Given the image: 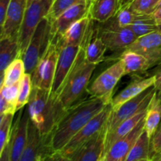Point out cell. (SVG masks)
<instances>
[{
    "instance_id": "1",
    "label": "cell",
    "mask_w": 161,
    "mask_h": 161,
    "mask_svg": "<svg viewBox=\"0 0 161 161\" xmlns=\"http://www.w3.org/2000/svg\"><path fill=\"white\" fill-rule=\"evenodd\" d=\"M108 104L103 99L91 97L68 108L51 133L50 143L53 152L59 153L77 132Z\"/></svg>"
},
{
    "instance_id": "2",
    "label": "cell",
    "mask_w": 161,
    "mask_h": 161,
    "mask_svg": "<svg viewBox=\"0 0 161 161\" xmlns=\"http://www.w3.org/2000/svg\"><path fill=\"white\" fill-rule=\"evenodd\" d=\"M31 122L42 135H50L65 113L51 91L33 87L28 103Z\"/></svg>"
},
{
    "instance_id": "3",
    "label": "cell",
    "mask_w": 161,
    "mask_h": 161,
    "mask_svg": "<svg viewBox=\"0 0 161 161\" xmlns=\"http://www.w3.org/2000/svg\"><path fill=\"white\" fill-rule=\"evenodd\" d=\"M83 46L84 44L80 49L72 70L56 95L57 100L64 111L72 106L86 91L97 65L86 61Z\"/></svg>"
},
{
    "instance_id": "4",
    "label": "cell",
    "mask_w": 161,
    "mask_h": 161,
    "mask_svg": "<svg viewBox=\"0 0 161 161\" xmlns=\"http://www.w3.org/2000/svg\"><path fill=\"white\" fill-rule=\"evenodd\" d=\"M111 110L112 105L110 103L94 116L80 131L77 132L59 153H55L52 160H66L67 157L74 151L103 130L106 127V123Z\"/></svg>"
},
{
    "instance_id": "5",
    "label": "cell",
    "mask_w": 161,
    "mask_h": 161,
    "mask_svg": "<svg viewBox=\"0 0 161 161\" xmlns=\"http://www.w3.org/2000/svg\"><path fill=\"white\" fill-rule=\"evenodd\" d=\"M51 28V22L45 17L39 22L36 31L33 33L26 50L22 57L26 73L31 74L47 51L53 38Z\"/></svg>"
},
{
    "instance_id": "6",
    "label": "cell",
    "mask_w": 161,
    "mask_h": 161,
    "mask_svg": "<svg viewBox=\"0 0 161 161\" xmlns=\"http://www.w3.org/2000/svg\"><path fill=\"white\" fill-rule=\"evenodd\" d=\"M25 106L19 110L17 119L12 127L9 143L3 152L0 153L2 161H20L26 145L30 119L28 105Z\"/></svg>"
},
{
    "instance_id": "7",
    "label": "cell",
    "mask_w": 161,
    "mask_h": 161,
    "mask_svg": "<svg viewBox=\"0 0 161 161\" xmlns=\"http://www.w3.org/2000/svg\"><path fill=\"white\" fill-rule=\"evenodd\" d=\"M157 92V89L153 86L118 108H112L106 123V135L113 132L124 120L147 108Z\"/></svg>"
},
{
    "instance_id": "8",
    "label": "cell",
    "mask_w": 161,
    "mask_h": 161,
    "mask_svg": "<svg viewBox=\"0 0 161 161\" xmlns=\"http://www.w3.org/2000/svg\"><path fill=\"white\" fill-rule=\"evenodd\" d=\"M51 3L52 0H38L26 7L18 36L19 57L20 58L23 57L39 22L47 16Z\"/></svg>"
},
{
    "instance_id": "9",
    "label": "cell",
    "mask_w": 161,
    "mask_h": 161,
    "mask_svg": "<svg viewBox=\"0 0 161 161\" xmlns=\"http://www.w3.org/2000/svg\"><path fill=\"white\" fill-rule=\"evenodd\" d=\"M59 54L58 40L52 38L47 51L31 74L34 88L51 91Z\"/></svg>"
},
{
    "instance_id": "10",
    "label": "cell",
    "mask_w": 161,
    "mask_h": 161,
    "mask_svg": "<svg viewBox=\"0 0 161 161\" xmlns=\"http://www.w3.org/2000/svg\"><path fill=\"white\" fill-rule=\"evenodd\" d=\"M50 135H42L29 119L26 145L20 161L52 160L55 153L50 143Z\"/></svg>"
},
{
    "instance_id": "11",
    "label": "cell",
    "mask_w": 161,
    "mask_h": 161,
    "mask_svg": "<svg viewBox=\"0 0 161 161\" xmlns=\"http://www.w3.org/2000/svg\"><path fill=\"white\" fill-rule=\"evenodd\" d=\"M125 75L124 65L120 59L101 73L88 90L91 97H97L111 103L113 90L121 78Z\"/></svg>"
},
{
    "instance_id": "12",
    "label": "cell",
    "mask_w": 161,
    "mask_h": 161,
    "mask_svg": "<svg viewBox=\"0 0 161 161\" xmlns=\"http://www.w3.org/2000/svg\"><path fill=\"white\" fill-rule=\"evenodd\" d=\"M111 23L105 22V25L98 29V35L106 46L112 51L125 50L133 43L138 37L129 27H121L118 25L115 16L110 19Z\"/></svg>"
},
{
    "instance_id": "13",
    "label": "cell",
    "mask_w": 161,
    "mask_h": 161,
    "mask_svg": "<svg viewBox=\"0 0 161 161\" xmlns=\"http://www.w3.org/2000/svg\"><path fill=\"white\" fill-rule=\"evenodd\" d=\"M59 54L57 62L56 71L51 87L54 96L58 94L68 75L72 70L75 59L83 46H61L59 43Z\"/></svg>"
},
{
    "instance_id": "14",
    "label": "cell",
    "mask_w": 161,
    "mask_h": 161,
    "mask_svg": "<svg viewBox=\"0 0 161 161\" xmlns=\"http://www.w3.org/2000/svg\"><path fill=\"white\" fill-rule=\"evenodd\" d=\"M126 50H130L142 53L148 58L151 68L161 65V31L151 32L138 38Z\"/></svg>"
},
{
    "instance_id": "15",
    "label": "cell",
    "mask_w": 161,
    "mask_h": 161,
    "mask_svg": "<svg viewBox=\"0 0 161 161\" xmlns=\"http://www.w3.org/2000/svg\"><path fill=\"white\" fill-rule=\"evenodd\" d=\"M27 0H11L3 23L1 25L2 39H17L26 9Z\"/></svg>"
},
{
    "instance_id": "16",
    "label": "cell",
    "mask_w": 161,
    "mask_h": 161,
    "mask_svg": "<svg viewBox=\"0 0 161 161\" xmlns=\"http://www.w3.org/2000/svg\"><path fill=\"white\" fill-rule=\"evenodd\" d=\"M106 127L101 130L86 143L72 154L69 156L66 160L72 161H102L105 150Z\"/></svg>"
},
{
    "instance_id": "17",
    "label": "cell",
    "mask_w": 161,
    "mask_h": 161,
    "mask_svg": "<svg viewBox=\"0 0 161 161\" xmlns=\"http://www.w3.org/2000/svg\"><path fill=\"white\" fill-rule=\"evenodd\" d=\"M88 8L87 0H82L63 12L52 23V37L53 39L61 38L72 24L87 15Z\"/></svg>"
},
{
    "instance_id": "18",
    "label": "cell",
    "mask_w": 161,
    "mask_h": 161,
    "mask_svg": "<svg viewBox=\"0 0 161 161\" xmlns=\"http://www.w3.org/2000/svg\"><path fill=\"white\" fill-rule=\"evenodd\" d=\"M145 129V118L130 133L113 143L106 153L102 161H126L135 143Z\"/></svg>"
},
{
    "instance_id": "19",
    "label": "cell",
    "mask_w": 161,
    "mask_h": 161,
    "mask_svg": "<svg viewBox=\"0 0 161 161\" xmlns=\"http://www.w3.org/2000/svg\"><path fill=\"white\" fill-rule=\"evenodd\" d=\"M91 26L92 20L87 14L72 24L61 38L56 39L61 46H83L86 41Z\"/></svg>"
},
{
    "instance_id": "20",
    "label": "cell",
    "mask_w": 161,
    "mask_h": 161,
    "mask_svg": "<svg viewBox=\"0 0 161 161\" xmlns=\"http://www.w3.org/2000/svg\"><path fill=\"white\" fill-rule=\"evenodd\" d=\"M154 81H155L154 75L134 80L127 87L124 88L119 94L113 97L111 102L112 108L114 109L118 108L125 102L130 101V99L138 96L140 94L153 86Z\"/></svg>"
},
{
    "instance_id": "21",
    "label": "cell",
    "mask_w": 161,
    "mask_h": 161,
    "mask_svg": "<svg viewBox=\"0 0 161 161\" xmlns=\"http://www.w3.org/2000/svg\"><path fill=\"white\" fill-rule=\"evenodd\" d=\"M84 57L86 61L91 64H97L102 62L105 57L106 46L98 35V29H94L93 25L84 46Z\"/></svg>"
},
{
    "instance_id": "22",
    "label": "cell",
    "mask_w": 161,
    "mask_h": 161,
    "mask_svg": "<svg viewBox=\"0 0 161 161\" xmlns=\"http://www.w3.org/2000/svg\"><path fill=\"white\" fill-rule=\"evenodd\" d=\"M119 8V0H94L89 5L88 15L99 23H105L116 14Z\"/></svg>"
},
{
    "instance_id": "23",
    "label": "cell",
    "mask_w": 161,
    "mask_h": 161,
    "mask_svg": "<svg viewBox=\"0 0 161 161\" xmlns=\"http://www.w3.org/2000/svg\"><path fill=\"white\" fill-rule=\"evenodd\" d=\"M147 108L139 112L137 114H135V116H131V117L124 120L113 132H111V133L105 136V150H104L103 157H105L106 153L108 152V150L113 143H115L119 138H123V137L127 135L128 133H130L132 130H134L141 123V121L146 117Z\"/></svg>"
},
{
    "instance_id": "24",
    "label": "cell",
    "mask_w": 161,
    "mask_h": 161,
    "mask_svg": "<svg viewBox=\"0 0 161 161\" xmlns=\"http://www.w3.org/2000/svg\"><path fill=\"white\" fill-rule=\"evenodd\" d=\"M120 60L123 62L125 75L141 73L151 68L148 58L142 53L134 50H124L121 54Z\"/></svg>"
},
{
    "instance_id": "25",
    "label": "cell",
    "mask_w": 161,
    "mask_h": 161,
    "mask_svg": "<svg viewBox=\"0 0 161 161\" xmlns=\"http://www.w3.org/2000/svg\"><path fill=\"white\" fill-rule=\"evenodd\" d=\"M161 122V97L156 93L147 108L145 117V130L149 138L157 131Z\"/></svg>"
},
{
    "instance_id": "26",
    "label": "cell",
    "mask_w": 161,
    "mask_h": 161,
    "mask_svg": "<svg viewBox=\"0 0 161 161\" xmlns=\"http://www.w3.org/2000/svg\"><path fill=\"white\" fill-rule=\"evenodd\" d=\"M151 138L146 131L143 130L136 142L130 149L126 161H149L151 160L150 155Z\"/></svg>"
},
{
    "instance_id": "27",
    "label": "cell",
    "mask_w": 161,
    "mask_h": 161,
    "mask_svg": "<svg viewBox=\"0 0 161 161\" xmlns=\"http://www.w3.org/2000/svg\"><path fill=\"white\" fill-rule=\"evenodd\" d=\"M19 57V44L17 39H2L0 40V70L1 75L5 69Z\"/></svg>"
},
{
    "instance_id": "28",
    "label": "cell",
    "mask_w": 161,
    "mask_h": 161,
    "mask_svg": "<svg viewBox=\"0 0 161 161\" xmlns=\"http://www.w3.org/2000/svg\"><path fill=\"white\" fill-rule=\"evenodd\" d=\"M25 73L26 72L23 59L20 58H16L1 75V86H10L19 83Z\"/></svg>"
},
{
    "instance_id": "29",
    "label": "cell",
    "mask_w": 161,
    "mask_h": 161,
    "mask_svg": "<svg viewBox=\"0 0 161 161\" xmlns=\"http://www.w3.org/2000/svg\"><path fill=\"white\" fill-rule=\"evenodd\" d=\"M129 28L133 31L137 37L139 38L157 31L158 25L153 15H146L134 21Z\"/></svg>"
},
{
    "instance_id": "30",
    "label": "cell",
    "mask_w": 161,
    "mask_h": 161,
    "mask_svg": "<svg viewBox=\"0 0 161 161\" xmlns=\"http://www.w3.org/2000/svg\"><path fill=\"white\" fill-rule=\"evenodd\" d=\"M33 89L32 81H31V74L25 73L20 83L18 97H17L16 110L19 111L22 108L28 105L31 97V91Z\"/></svg>"
},
{
    "instance_id": "31",
    "label": "cell",
    "mask_w": 161,
    "mask_h": 161,
    "mask_svg": "<svg viewBox=\"0 0 161 161\" xmlns=\"http://www.w3.org/2000/svg\"><path fill=\"white\" fill-rule=\"evenodd\" d=\"M80 1L82 0H52L46 17L52 24L63 12Z\"/></svg>"
},
{
    "instance_id": "32",
    "label": "cell",
    "mask_w": 161,
    "mask_h": 161,
    "mask_svg": "<svg viewBox=\"0 0 161 161\" xmlns=\"http://www.w3.org/2000/svg\"><path fill=\"white\" fill-rule=\"evenodd\" d=\"M0 153L3 152L9 142L13 127L14 115L6 114L0 116Z\"/></svg>"
},
{
    "instance_id": "33",
    "label": "cell",
    "mask_w": 161,
    "mask_h": 161,
    "mask_svg": "<svg viewBox=\"0 0 161 161\" xmlns=\"http://www.w3.org/2000/svg\"><path fill=\"white\" fill-rule=\"evenodd\" d=\"M160 0H133L128 7L139 15H152Z\"/></svg>"
},
{
    "instance_id": "34",
    "label": "cell",
    "mask_w": 161,
    "mask_h": 161,
    "mask_svg": "<svg viewBox=\"0 0 161 161\" xmlns=\"http://www.w3.org/2000/svg\"><path fill=\"white\" fill-rule=\"evenodd\" d=\"M143 16L146 15L137 14L136 13L133 12L127 6L119 9L115 15V18H116V20L119 26L129 27L134 21L141 18Z\"/></svg>"
},
{
    "instance_id": "35",
    "label": "cell",
    "mask_w": 161,
    "mask_h": 161,
    "mask_svg": "<svg viewBox=\"0 0 161 161\" xmlns=\"http://www.w3.org/2000/svg\"><path fill=\"white\" fill-rule=\"evenodd\" d=\"M21 81V80H20ZM20 83H15L10 86H2L1 91H0V96L3 97L6 102L12 105L17 106V97H18L19 87H20Z\"/></svg>"
},
{
    "instance_id": "36",
    "label": "cell",
    "mask_w": 161,
    "mask_h": 161,
    "mask_svg": "<svg viewBox=\"0 0 161 161\" xmlns=\"http://www.w3.org/2000/svg\"><path fill=\"white\" fill-rule=\"evenodd\" d=\"M161 154V122L157 128V131L151 138L150 144V155L151 160H153L154 157Z\"/></svg>"
},
{
    "instance_id": "37",
    "label": "cell",
    "mask_w": 161,
    "mask_h": 161,
    "mask_svg": "<svg viewBox=\"0 0 161 161\" xmlns=\"http://www.w3.org/2000/svg\"><path fill=\"white\" fill-rule=\"evenodd\" d=\"M17 112L15 105L6 102L3 97L0 96V116L6 114H13Z\"/></svg>"
},
{
    "instance_id": "38",
    "label": "cell",
    "mask_w": 161,
    "mask_h": 161,
    "mask_svg": "<svg viewBox=\"0 0 161 161\" xmlns=\"http://www.w3.org/2000/svg\"><path fill=\"white\" fill-rule=\"evenodd\" d=\"M10 1L11 0H0V25L4 21L5 16Z\"/></svg>"
},
{
    "instance_id": "39",
    "label": "cell",
    "mask_w": 161,
    "mask_h": 161,
    "mask_svg": "<svg viewBox=\"0 0 161 161\" xmlns=\"http://www.w3.org/2000/svg\"><path fill=\"white\" fill-rule=\"evenodd\" d=\"M155 77V81H154V87L157 89V91H158V93L161 94V69H160L158 72L154 75Z\"/></svg>"
},
{
    "instance_id": "40",
    "label": "cell",
    "mask_w": 161,
    "mask_h": 161,
    "mask_svg": "<svg viewBox=\"0 0 161 161\" xmlns=\"http://www.w3.org/2000/svg\"><path fill=\"white\" fill-rule=\"evenodd\" d=\"M154 20L157 21V24L161 23V8L160 9H157V10L154 11L153 14H152Z\"/></svg>"
},
{
    "instance_id": "41",
    "label": "cell",
    "mask_w": 161,
    "mask_h": 161,
    "mask_svg": "<svg viewBox=\"0 0 161 161\" xmlns=\"http://www.w3.org/2000/svg\"><path fill=\"white\" fill-rule=\"evenodd\" d=\"M132 1H133V0H119V9H121V8H123V7H125V6H129V5L132 3Z\"/></svg>"
},
{
    "instance_id": "42",
    "label": "cell",
    "mask_w": 161,
    "mask_h": 161,
    "mask_svg": "<svg viewBox=\"0 0 161 161\" xmlns=\"http://www.w3.org/2000/svg\"><path fill=\"white\" fill-rule=\"evenodd\" d=\"M36 1H38V0H27V5H26V7L27 6H29L30 4H31L32 3H34V2Z\"/></svg>"
},
{
    "instance_id": "43",
    "label": "cell",
    "mask_w": 161,
    "mask_h": 161,
    "mask_svg": "<svg viewBox=\"0 0 161 161\" xmlns=\"http://www.w3.org/2000/svg\"><path fill=\"white\" fill-rule=\"evenodd\" d=\"M161 8V0H160V1L158 2V3H157V6H156V9H155V11L157 10V9H160Z\"/></svg>"
},
{
    "instance_id": "44",
    "label": "cell",
    "mask_w": 161,
    "mask_h": 161,
    "mask_svg": "<svg viewBox=\"0 0 161 161\" xmlns=\"http://www.w3.org/2000/svg\"><path fill=\"white\" fill-rule=\"evenodd\" d=\"M153 160H156V161H161V154H160V155L157 156L156 157H154Z\"/></svg>"
},
{
    "instance_id": "45",
    "label": "cell",
    "mask_w": 161,
    "mask_h": 161,
    "mask_svg": "<svg viewBox=\"0 0 161 161\" xmlns=\"http://www.w3.org/2000/svg\"><path fill=\"white\" fill-rule=\"evenodd\" d=\"M157 25H158V30H160L161 31V23L157 24Z\"/></svg>"
}]
</instances>
